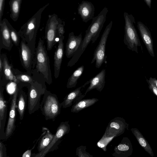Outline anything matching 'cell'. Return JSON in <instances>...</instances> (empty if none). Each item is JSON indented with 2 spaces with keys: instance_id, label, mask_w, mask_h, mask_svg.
Returning <instances> with one entry per match:
<instances>
[{
  "instance_id": "cell-1",
  "label": "cell",
  "mask_w": 157,
  "mask_h": 157,
  "mask_svg": "<svg viewBox=\"0 0 157 157\" xmlns=\"http://www.w3.org/2000/svg\"><path fill=\"white\" fill-rule=\"evenodd\" d=\"M108 11L107 8L105 7L97 16L93 18L91 24L86 31L84 37L79 48L68 62V67H71L77 62L91 41L92 44L95 42L106 21Z\"/></svg>"
},
{
  "instance_id": "cell-2",
  "label": "cell",
  "mask_w": 157,
  "mask_h": 157,
  "mask_svg": "<svg viewBox=\"0 0 157 157\" xmlns=\"http://www.w3.org/2000/svg\"><path fill=\"white\" fill-rule=\"evenodd\" d=\"M47 50L44 40L40 38L36 48L32 74L36 78L45 81L50 85L52 80Z\"/></svg>"
},
{
  "instance_id": "cell-3",
  "label": "cell",
  "mask_w": 157,
  "mask_h": 157,
  "mask_svg": "<svg viewBox=\"0 0 157 157\" xmlns=\"http://www.w3.org/2000/svg\"><path fill=\"white\" fill-rule=\"evenodd\" d=\"M49 3L40 8L18 32L21 40L25 41L35 55L36 40L38 29L40 27L42 13Z\"/></svg>"
},
{
  "instance_id": "cell-4",
  "label": "cell",
  "mask_w": 157,
  "mask_h": 157,
  "mask_svg": "<svg viewBox=\"0 0 157 157\" xmlns=\"http://www.w3.org/2000/svg\"><path fill=\"white\" fill-rule=\"evenodd\" d=\"M62 107L57 96L46 89L40 106L42 113L45 120L54 121L60 114Z\"/></svg>"
},
{
  "instance_id": "cell-5",
  "label": "cell",
  "mask_w": 157,
  "mask_h": 157,
  "mask_svg": "<svg viewBox=\"0 0 157 157\" xmlns=\"http://www.w3.org/2000/svg\"><path fill=\"white\" fill-rule=\"evenodd\" d=\"M45 82L37 78L28 86V109L30 115L40 108L41 97L47 89Z\"/></svg>"
},
{
  "instance_id": "cell-6",
  "label": "cell",
  "mask_w": 157,
  "mask_h": 157,
  "mask_svg": "<svg viewBox=\"0 0 157 157\" xmlns=\"http://www.w3.org/2000/svg\"><path fill=\"white\" fill-rule=\"evenodd\" d=\"M125 21L124 42L127 48L133 52L138 53V48L142 47L138 35L129 15L124 13Z\"/></svg>"
},
{
  "instance_id": "cell-7",
  "label": "cell",
  "mask_w": 157,
  "mask_h": 157,
  "mask_svg": "<svg viewBox=\"0 0 157 157\" xmlns=\"http://www.w3.org/2000/svg\"><path fill=\"white\" fill-rule=\"evenodd\" d=\"M113 21H111L106 26L94 54L91 63L95 62V67L99 68L103 63L106 62L107 56L105 54V46L108 36L111 29Z\"/></svg>"
},
{
  "instance_id": "cell-8",
  "label": "cell",
  "mask_w": 157,
  "mask_h": 157,
  "mask_svg": "<svg viewBox=\"0 0 157 157\" xmlns=\"http://www.w3.org/2000/svg\"><path fill=\"white\" fill-rule=\"evenodd\" d=\"M70 130L69 121L61 122L58 127L54 136L49 144L44 149L37 154L34 157H44L48 153L55 150L61 142V139Z\"/></svg>"
},
{
  "instance_id": "cell-9",
  "label": "cell",
  "mask_w": 157,
  "mask_h": 157,
  "mask_svg": "<svg viewBox=\"0 0 157 157\" xmlns=\"http://www.w3.org/2000/svg\"><path fill=\"white\" fill-rule=\"evenodd\" d=\"M61 21L55 14L49 16L45 27V36L47 51L51 50L56 44L57 27Z\"/></svg>"
},
{
  "instance_id": "cell-10",
  "label": "cell",
  "mask_w": 157,
  "mask_h": 157,
  "mask_svg": "<svg viewBox=\"0 0 157 157\" xmlns=\"http://www.w3.org/2000/svg\"><path fill=\"white\" fill-rule=\"evenodd\" d=\"M21 88L17 84L14 92L10 98L11 100L9 116L5 131V139H7L10 136L15 129L17 101L19 91Z\"/></svg>"
},
{
  "instance_id": "cell-11",
  "label": "cell",
  "mask_w": 157,
  "mask_h": 157,
  "mask_svg": "<svg viewBox=\"0 0 157 157\" xmlns=\"http://www.w3.org/2000/svg\"><path fill=\"white\" fill-rule=\"evenodd\" d=\"M128 125L123 118L115 117L109 122L103 135L116 137L124 133L126 129L128 130Z\"/></svg>"
},
{
  "instance_id": "cell-12",
  "label": "cell",
  "mask_w": 157,
  "mask_h": 157,
  "mask_svg": "<svg viewBox=\"0 0 157 157\" xmlns=\"http://www.w3.org/2000/svg\"><path fill=\"white\" fill-rule=\"evenodd\" d=\"M18 48L20 59L22 66L27 72L32 74L34 55L29 47L22 40H21Z\"/></svg>"
},
{
  "instance_id": "cell-13",
  "label": "cell",
  "mask_w": 157,
  "mask_h": 157,
  "mask_svg": "<svg viewBox=\"0 0 157 157\" xmlns=\"http://www.w3.org/2000/svg\"><path fill=\"white\" fill-rule=\"evenodd\" d=\"M8 20L4 18L0 22V50L4 48L10 51L13 46L12 41L8 25Z\"/></svg>"
},
{
  "instance_id": "cell-14",
  "label": "cell",
  "mask_w": 157,
  "mask_h": 157,
  "mask_svg": "<svg viewBox=\"0 0 157 157\" xmlns=\"http://www.w3.org/2000/svg\"><path fill=\"white\" fill-rule=\"evenodd\" d=\"M82 33L75 36L73 32L68 35L66 45L65 54L67 58L72 57L77 51L82 40Z\"/></svg>"
},
{
  "instance_id": "cell-15",
  "label": "cell",
  "mask_w": 157,
  "mask_h": 157,
  "mask_svg": "<svg viewBox=\"0 0 157 157\" xmlns=\"http://www.w3.org/2000/svg\"><path fill=\"white\" fill-rule=\"evenodd\" d=\"M137 27L141 39L149 53L153 57H155L153 40L151 33L147 27L140 21L137 23Z\"/></svg>"
},
{
  "instance_id": "cell-16",
  "label": "cell",
  "mask_w": 157,
  "mask_h": 157,
  "mask_svg": "<svg viewBox=\"0 0 157 157\" xmlns=\"http://www.w3.org/2000/svg\"><path fill=\"white\" fill-rule=\"evenodd\" d=\"M132 152L130 140L128 137H124L118 145L115 147L112 155L115 157H128L132 155Z\"/></svg>"
},
{
  "instance_id": "cell-17",
  "label": "cell",
  "mask_w": 157,
  "mask_h": 157,
  "mask_svg": "<svg viewBox=\"0 0 157 157\" xmlns=\"http://www.w3.org/2000/svg\"><path fill=\"white\" fill-rule=\"evenodd\" d=\"M64 36L59 37L58 44L54 55V76L56 79L59 76L61 66L64 54Z\"/></svg>"
},
{
  "instance_id": "cell-18",
  "label": "cell",
  "mask_w": 157,
  "mask_h": 157,
  "mask_svg": "<svg viewBox=\"0 0 157 157\" xmlns=\"http://www.w3.org/2000/svg\"><path fill=\"white\" fill-rule=\"evenodd\" d=\"M3 86H0V139H5V126L6 118L7 105L4 98Z\"/></svg>"
},
{
  "instance_id": "cell-19",
  "label": "cell",
  "mask_w": 157,
  "mask_h": 157,
  "mask_svg": "<svg viewBox=\"0 0 157 157\" xmlns=\"http://www.w3.org/2000/svg\"><path fill=\"white\" fill-rule=\"evenodd\" d=\"M89 81H87L83 85L78 87L68 94L64 98L63 101L61 103L62 107L64 108L69 107L73 104H74L84 98L85 95L82 94L81 92V89L89 83Z\"/></svg>"
},
{
  "instance_id": "cell-20",
  "label": "cell",
  "mask_w": 157,
  "mask_h": 157,
  "mask_svg": "<svg viewBox=\"0 0 157 157\" xmlns=\"http://www.w3.org/2000/svg\"><path fill=\"white\" fill-rule=\"evenodd\" d=\"M94 11V5L91 2L87 1H82L78 8V14L82 21L86 23L93 19Z\"/></svg>"
},
{
  "instance_id": "cell-21",
  "label": "cell",
  "mask_w": 157,
  "mask_h": 157,
  "mask_svg": "<svg viewBox=\"0 0 157 157\" xmlns=\"http://www.w3.org/2000/svg\"><path fill=\"white\" fill-rule=\"evenodd\" d=\"M105 70L102 69L95 76L91 78L89 81L90 86L88 87L84 94L90 91L96 89L97 90L101 92L103 89L105 83Z\"/></svg>"
},
{
  "instance_id": "cell-22",
  "label": "cell",
  "mask_w": 157,
  "mask_h": 157,
  "mask_svg": "<svg viewBox=\"0 0 157 157\" xmlns=\"http://www.w3.org/2000/svg\"><path fill=\"white\" fill-rule=\"evenodd\" d=\"M0 56L2 57L3 61V72L5 79L17 84L20 83L13 73L12 70L13 67L9 63L6 55L2 54H1Z\"/></svg>"
},
{
  "instance_id": "cell-23",
  "label": "cell",
  "mask_w": 157,
  "mask_h": 157,
  "mask_svg": "<svg viewBox=\"0 0 157 157\" xmlns=\"http://www.w3.org/2000/svg\"><path fill=\"white\" fill-rule=\"evenodd\" d=\"M42 129V137L37 146L38 152L41 151L49 144L55 135L46 127H43Z\"/></svg>"
},
{
  "instance_id": "cell-24",
  "label": "cell",
  "mask_w": 157,
  "mask_h": 157,
  "mask_svg": "<svg viewBox=\"0 0 157 157\" xmlns=\"http://www.w3.org/2000/svg\"><path fill=\"white\" fill-rule=\"evenodd\" d=\"M131 131L136 138L140 145L151 156L153 157L154 154L152 148L147 140L139 130L136 128H132L131 129Z\"/></svg>"
},
{
  "instance_id": "cell-25",
  "label": "cell",
  "mask_w": 157,
  "mask_h": 157,
  "mask_svg": "<svg viewBox=\"0 0 157 157\" xmlns=\"http://www.w3.org/2000/svg\"><path fill=\"white\" fill-rule=\"evenodd\" d=\"M27 100V95L21 88L18 93L16 104V109L19 114V119L21 121L24 118Z\"/></svg>"
},
{
  "instance_id": "cell-26",
  "label": "cell",
  "mask_w": 157,
  "mask_h": 157,
  "mask_svg": "<svg viewBox=\"0 0 157 157\" xmlns=\"http://www.w3.org/2000/svg\"><path fill=\"white\" fill-rule=\"evenodd\" d=\"M98 101L97 98H93L81 99L73 104L71 109L73 113H78L83 109L90 106Z\"/></svg>"
},
{
  "instance_id": "cell-27",
  "label": "cell",
  "mask_w": 157,
  "mask_h": 157,
  "mask_svg": "<svg viewBox=\"0 0 157 157\" xmlns=\"http://www.w3.org/2000/svg\"><path fill=\"white\" fill-rule=\"evenodd\" d=\"M13 73L17 79L20 82L30 84L35 82L37 79L32 74L28 72H24L12 67Z\"/></svg>"
},
{
  "instance_id": "cell-28",
  "label": "cell",
  "mask_w": 157,
  "mask_h": 157,
  "mask_svg": "<svg viewBox=\"0 0 157 157\" xmlns=\"http://www.w3.org/2000/svg\"><path fill=\"white\" fill-rule=\"evenodd\" d=\"M22 0H10L9 2L10 17L14 21H17L19 16Z\"/></svg>"
},
{
  "instance_id": "cell-29",
  "label": "cell",
  "mask_w": 157,
  "mask_h": 157,
  "mask_svg": "<svg viewBox=\"0 0 157 157\" xmlns=\"http://www.w3.org/2000/svg\"><path fill=\"white\" fill-rule=\"evenodd\" d=\"M84 69V66L82 65L73 72L68 79L66 86L67 88H71L75 87L78 80L82 75Z\"/></svg>"
},
{
  "instance_id": "cell-30",
  "label": "cell",
  "mask_w": 157,
  "mask_h": 157,
  "mask_svg": "<svg viewBox=\"0 0 157 157\" xmlns=\"http://www.w3.org/2000/svg\"><path fill=\"white\" fill-rule=\"evenodd\" d=\"M8 25L9 29L11 38L13 44L16 46L18 47L20 45V38L18 32L13 27L9 21Z\"/></svg>"
},
{
  "instance_id": "cell-31",
  "label": "cell",
  "mask_w": 157,
  "mask_h": 157,
  "mask_svg": "<svg viewBox=\"0 0 157 157\" xmlns=\"http://www.w3.org/2000/svg\"><path fill=\"white\" fill-rule=\"evenodd\" d=\"M114 138V137H107L103 135L98 142L97 145L104 151H106L107 145Z\"/></svg>"
},
{
  "instance_id": "cell-32",
  "label": "cell",
  "mask_w": 157,
  "mask_h": 157,
  "mask_svg": "<svg viewBox=\"0 0 157 157\" xmlns=\"http://www.w3.org/2000/svg\"><path fill=\"white\" fill-rule=\"evenodd\" d=\"M86 146L81 145L77 148L76 155L79 157H92L93 155L86 151Z\"/></svg>"
},
{
  "instance_id": "cell-33",
  "label": "cell",
  "mask_w": 157,
  "mask_h": 157,
  "mask_svg": "<svg viewBox=\"0 0 157 157\" xmlns=\"http://www.w3.org/2000/svg\"><path fill=\"white\" fill-rule=\"evenodd\" d=\"M64 25V24L62 23V21H61L58 25L57 28V36L58 38L61 36H64L65 33Z\"/></svg>"
},
{
  "instance_id": "cell-34",
  "label": "cell",
  "mask_w": 157,
  "mask_h": 157,
  "mask_svg": "<svg viewBox=\"0 0 157 157\" xmlns=\"http://www.w3.org/2000/svg\"><path fill=\"white\" fill-rule=\"evenodd\" d=\"M146 81L148 84V87L151 92L157 97V88L152 82L150 79L146 78Z\"/></svg>"
},
{
  "instance_id": "cell-35",
  "label": "cell",
  "mask_w": 157,
  "mask_h": 157,
  "mask_svg": "<svg viewBox=\"0 0 157 157\" xmlns=\"http://www.w3.org/2000/svg\"><path fill=\"white\" fill-rule=\"evenodd\" d=\"M6 147L5 145L1 141L0 142V157H6Z\"/></svg>"
},
{
  "instance_id": "cell-36",
  "label": "cell",
  "mask_w": 157,
  "mask_h": 157,
  "mask_svg": "<svg viewBox=\"0 0 157 157\" xmlns=\"http://www.w3.org/2000/svg\"><path fill=\"white\" fill-rule=\"evenodd\" d=\"M5 0H0V22L2 21L5 6Z\"/></svg>"
},
{
  "instance_id": "cell-37",
  "label": "cell",
  "mask_w": 157,
  "mask_h": 157,
  "mask_svg": "<svg viewBox=\"0 0 157 157\" xmlns=\"http://www.w3.org/2000/svg\"><path fill=\"white\" fill-rule=\"evenodd\" d=\"M31 150H28L23 154L22 157H31Z\"/></svg>"
},
{
  "instance_id": "cell-38",
  "label": "cell",
  "mask_w": 157,
  "mask_h": 157,
  "mask_svg": "<svg viewBox=\"0 0 157 157\" xmlns=\"http://www.w3.org/2000/svg\"><path fill=\"white\" fill-rule=\"evenodd\" d=\"M149 79H150L154 85L157 88V79L155 77L152 78L151 77Z\"/></svg>"
},
{
  "instance_id": "cell-39",
  "label": "cell",
  "mask_w": 157,
  "mask_h": 157,
  "mask_svg": "<svg viewBox=\"0 0 157 157\" xmlns=\"http://www.w3.org/2000/svg\"><path fill=\"white\" fill-rule=\"evenodd\" d=\"M151 0H144L147 5L150 8Z\"/></svg>"
}]
</instances>
